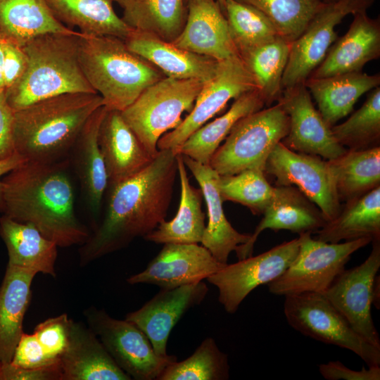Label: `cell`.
Instances as JSON below:
<instances>
[{
  "label": "cell",
  "instance_id": "cell-1",
  "mask_svg": "<svg viewBox=\"0 0 380 380\" xmlns=\"http://www.w3.org/2000/svg\"><path fill=\"white\" fill-rule=\"evenodd\" d=\"M177 155L158 150L137 174L108 185L103 218L80 249L81 266L145 237L165 220L177 174Z\"/></svg>",
  "mask_w": 380,
  "mask_h": 380
},
{
  "label": "cell",
  "instance_id": "cell-2",
  "mask_svg": "<svg viewBox=\"0 0 380 380\" xmlns=\"http://www.w3.org/2000/svg\"><path fill=\"white\" fill-rule=\"evenodd\" d=\"M69 163L25 160L2 179L3 215L32 224L61 248L82 245L90 236L76 216Z\"/></svg>",
  "mask_w": 380,
  "mask_h": 380
},
{
  "label": "cell",
  "instance_id": "cell-3",
  "mask_svg": "<svg viewBox=\"0 0 380 380\" xmlns=\"http://www.w3.org/2000/svg\"><path fill=\"white\" fill-rule=\"evenodd\" d=\"M103 106L97 93L74 92L32 103L14 113V150L26 161L51 163L68 159L91 115Z\"/></svg>",
  "mask_w": 380,
  "mask_h": 380
},
{
  "label": "cell",
  "instance_id": "cell-4",
  "mask_svg": "<svg viewBox=\"0 0 380 380\" xmlns=\"http://www.w3.org/2000/svg\"><path fill=\"white\" fill-rule=\"evenodd\" d=\"M81 32L46 33L28 41L23 49L27 64L6 99L15 111L41 100L66 93H96L85 78L78 57Z\"/></svg>",
  "mask_w": 380,
  "mask_h": 380
},
{
  "label": "cell",
  "instance_id": "cell-5",
  "mask_svg": "<svg viewBox=\"0 0 380 380\" xmlns=\"http://www.w3.org/2000/svg\"><path fill=\"white\" fill-rule=\"evenodd\" d=\"M78 57L85 78L109 110L122 111L165 77L114 36L81 33Z\"/></svg>",
  "mask_w": 380,
  "mask_h": 380
},
{
  "label": "cell",
  "instance_id": "cell-6",
  "mask_svg": "<svg viewBox=\"0 0 380 380\" xmlns=\"http://www.w3.org/2000/svg\"><path fill=\"white\" fill-rule=\"evenodd\" d=\"M203 84L197 80L165 76L121 111L125 122L151 157L158 153L159 139L182 122L184 111L191 110Z\"/></svg>",
  "mask_w": 380,
  "mask_h": 380
},
{
  "label": "cell",
  "instance_id": "cell-7",
  "mask_svg": "<svg viewBox=\"0 0 380 380\" xmlns=\"http://www.w3.org/2000/svg\"><path fill=\"white\" fill-rule=\"evenodd\" d=\"M289 118L279 102L240 119L224 143L212 156L209 165L220 175L246 169L265 170L267 159L288 134Z\"/></svg>",
  "mask_w": 380,
  "mask_h": 380
},
{
  "label": "cell",
  "instance_id": "cell-8",
  "mask_svg": "<svg viewBox=\"0 0 380 380\" xmlns=\"http://www.w3.org/2000/svg\"><path fill=\"white\" fill-rule=\"evenodd\" d=\"M311 234H299L298 253L284 273L267 284L271 293H323L345 270L352 254L372 242L370 238H360L327 243L313 239Z\"/></svg>",
  "mask_w": 380,
  "mask_h": 380
},
{
  "label": "cell",
  "instance_id": "cell-9",
  "mask_svg": "<svg viewBox=\"0 0 380 380\" xmlns=\"http://www.w3.org/2000/svg\"><path fill=\"white\" fill-rule=\"evenodd\" d=\"M284 312L289 324L302 334L350 350L367 367L380 366V348L355 332L322 293L286 296Z\"/></svg>",
  "mask_w": 380,
  "mask_h": 380
},
{
  "label": "cell",
  "instance_id": "cell-10",
  "mask_svg": "<svg viewBox=\"0 0 380 380\" xmlns=\"http://www.w3.org/2000/svg\"><path fill=\"white\" fill-rule=\"evenodd\" d=\"M84 316L88 327L131 379L157 380L164 369L177 360L175 355H158L146 335L127 319H115L93 306L85 310Z\"/></svg>",
  "mask_w": 380,
  "mask_h": 380
},
{
  "label": "cell",
  "instance_id": "cell-11",
  "mask_svg": "<svg viewBox=\"0 0 380 380\" xmlns=\"http://www.w3.org/2000/svg\"><path fill=\"white\" fill-rule=\"evenodd\" d=\"M265 174L276 179V186H293L316 205L327 221L340 212L341 204L327 160L294 151L279 142L270 153Z\"/></svg>",
  "mask_w": 380,
  "mask_h": 380
},
{
  "label": "cell",
  "instance_id": "cell-12",
  "mask_svg": "<svg viewBox=\"0 0 380 380\" xmlns=\"http://www.w3.org/2000/svg\"><path fill=\"white\" fill-rule=\"evenodd\" d=\"M253 89H256L255 82L239 55L218 61L215 75L204 82L189 114L159 139L158 150L175 149L221 111L229 100Z\"/></svg>",
  "mask_w": 380,
  "mask_h": 380
},
{
  "label": "cell",
  "instance_id": "cell-13",
  "mask_svg": "<svg viewBox=\"0 0 380 380\" xmlns=\"http://www.w3.org/2000/svg\"><path fill=\"white\" fill-rule=\"evenodd\" d=\"M298 248V238L285 241L256 256L227 264L207 280L217 289L218 301L225 311L233 314L252 291L281 275Z\"/></svg>",
  "mask_w": 380,
  "mask_h": 380
},
{
  "label": "cell",
  "instance_id": "cell-14",
  "mask_svg": "<svg viewBox=\"0 0 380 380\" xmlns=\"http://www.w3.org/2000/svg\"><path fill=\"white\" fill-rule=\"evenodd\" d=\"M373 1H338L327 4L315 15L303 33L291 42L282 78L283 89L304 84L324 59L331 44L337 39L335 27L348 14L367 10Z\"/></svg>",
  "mask_w": 380,
  "mask_h": 380
},
{
  "label": "cell",
  "instance_id": "cell-15",
  "mask_svg": "<svg viewBox=\"0 0 380 380\" xmlns=\"http://www.w3.org/2000/svg\"><path fill=\"white\" fill-rule=\"evenodd\" d=\"M360 265L343 270L322 293L351 327L369 343L380 348V338L372 317L373 285L380 267V239Z\"/></svg>",
  "mask_w": 380,
  "mask_h": 380
},
{
  "label": "cell",
  "instance_id": "cell-16",
  "mask_svg": "<svg viewBox=\"0 0 380 380\" xmlns=\"http://www.w3.org/2000/svg\"><path fill=\"white\" fill-rule=\"evenodd\" d=\"M289 118L288 134L281 141L289 148L300 153L318 156L324 160L334 159L346 151L335 139L331 127L313 104L304 84L283 89L277 101Z\"/></svg>",
  "mask_w": 380,
  "mask_h": 380
},
{
  "label": "cell",
  "instance_id": "cell-17",
  "mask_svg": "<svg viewBox=\"0 0 380 380\" xmlns=\"http://www.w3.org/2000/svg\"><path fill=\"white\" fill-rule=\"evenodd\" d=\"M224 265L198 243H168L143 271L130 276L127 281L172 289L207 279Z\"/></svg>",
  "mask_w": 380,
  "mask_h": 380
},
{
  "label": "cell",
  "instance_id": "cell-18",
  "mask_svg": "<svg viewBox=\"0 0 380 380\" xmlns=\"http://www.w3.org/2000/svg\"><path fill=\"white\" fill-rule=\"evenodd\" d=\"M208 292L203 281L160 289L139 309L127 314L125 319L146 335L158 355L167 357V343L172 329L189 310L203 302Z\"/></svg>",
  "mask_w": 380,
  "mask_h": 380
},
{
  "label": "cell",
  "instance_id": "cell-19",
  "mask_svg": "<svg viewBox=\"0 0 380 380\" xmlns=\"http://www.w3.org/2000/svg\"><path fill=\"white\" fill-rule=\"evenodd\" d=\"M184 27L171 42L193 53L222 61L239 55L230 37L226 17L215 0H186Z\"/></svg>",
  "mask_w": 380,
  "mask_h": 380
},
{
  "label": "cell",
  "instance_id": "cell-20",
  "mask_svg": "<svg viewBox=\"0 0 380 380\" xmlns=\"http://www.w3.org/2000/svg\"><path fill=\"white\" fill-rule=\"evenodd\" d=\"M262 215L263 217L251 234L249 241L236 249L239 260L252 255L258 236L267 229L312 233L327 222L318 207L293 186H274V196Z\"/></svg>",
  "mask_w": 380,
  "mask_h": 380
},
{
  "label": "cell",
  "instance_id": "cell-21",
  "mask_svg": "<svg viewBox=\"0 0 380 380\" xmlns=\"http://www.w3.org/2000/svg\"><path fill=\"white\" fill-rule=\"evenodd\" d=\"M360 10L353 15L347 32L334 42L324 59L309 77H326L362 71L364 65L380 56L379 19Z\"/></svg>",
  "mask_w": 380,
  "mask_h": 380
},
{
  "label": "cell",
  "instance_id": "cell-22",
  "mask_svg": "<svg viewBox=\"0 0 380 380\" xmlns=\"http://www.w3.org/2000/svg\"><path fill=\"white\" fill-rule=\"evenodd\" d=\"M62 380H130L99 338L82 323L70 319L68 342L60 358Z\"/></svg>",
  "mask_w": 380,
  "mask_h": 380
},
{
  "label": "cell",
  "instance_id": "cell-23",
  "mask_svg": "<svg viewBox=\"0 0 380 380\" xmlns=\"http://www.w3.org/2000/svg\"><path fill=\"white\" fill-rule=\"evenodd\" d=\"M182 158L198 183L207 205L208 221L201 243L218 262L226 265L229 254L247 243L251 234L239 232L227 219L217 186L220 175L210 165L201 164L186 156Z\"/></svg>",
  "mask_w": 380,
  "mask_h": 380
},
{
  "label": "cell",
  "instance_id": "cell-24",
  "mask_svg": "<svg viewBox=\"0 0 380 380\" xmlns=\"http://www.w3.org/2000/svg\"><path fill=\"white\" fill-rule=\"evenodd\" d=\"M124 41L130 51L168 77L205 82L213 77L217 70L218 61L179 48L146 32L133 29Z\"/></svg>",
  "mask_w": 380,
  "mask_h": 380
},
{
  "label": "cell",
  "instance_id": "cell-25",
  "mask_svg": "<svg viewBox=\"0 0 380 380\" xmlns=\"http://www.w3.org/2000/svg\"><path fill=\"white\" fill-rule=\"evenodd\" d=\"M108 185L137 174L153 160L123 119L121 111L107 108L99 132Z\"/></svg>",
  "mask_w": 380,
  "mask_h": 380
},
{
  "label": "cell",
  "instance_id": "cell-26",
  "mask_svg": "<svg viewBox=\"0 0 380 380\" xmlns=\"http://www.w3.org/2000/svg\"><path fill=\"white\" fill-rule=\"evenodd\" d=\"M107 108L102 106L89 118L76 141L68 159L74 165L88 210L94 217L100 213L108 186L104 160L99 144V132Z\"/></svg>",
  "mask_w": 380,
  "mask_h": 380
},
{
  "label": "cell",
  "instance_id": "cell-27",
  "mask_svg": "<svg viewBox=\"0 0 380 380\" xmlns=\"http://www.w3.org/2000/svg\"><path fill=\"white\" fill-rule=\"evenodd\" d=\"M304 84L317 103L323 119L331 127L351 113L362 95L379 87L380 76L353 72L326 77H308Z\"/></svg>",
  "mask_w": 380,
  "mask_h": 380
},
{
  "label": "cell",
  "instance_id": "cell-28",
  "mask_svg": "<svg viewBox=\"0 0 380 380\" xmlns=\"http://www.w3.org/2000/svg\"><path fill=\"white\" fill-rule=\"evenodd\" d=\"M37 273L7 265L0 286V363L11 362L20 338L25 315L32 298L31 286Z\"/></svg>",
  "mask_w": 380,
  "mask_h": 380
},
{
  "label": "cell",
  "instance_id": "cell-29",
  "mask_svg": "<svg viewBox=\"0 0 380 380\" xmlns=\"http://www.w3.org/2000/svg\"><path fill=\"white\" fill-rule=\"evenodd\" d=\"M0 236L8 252L7 265L56 276L58 246L34 226L3 215L0 217Z\"/></svg>",
  "mask_w": 380,
  "mask_h": 380
},
{
  "label": "cell",
  "instance_id": "cell-30",
  "mask_svg": "<svg viewBox=\"0 0 380 380\" xmlns=\"http://www.w3.org/2000/svg\"><path fill=\"white\" fill-rule=\"evenodd\" d=\"M61 23L87 34L110 35L125 40L132 32L130 27L115 13L114 0H46Z\"/></svg>",
  "mask_w": 380,
  "mask_h": 380
},
{
  "label": "cell",
  "instance_id": "cell-31",
  "mask_svg": "<svg viewBox=\"0 0 380 380\" xmlns=\"http://www.w3.org/2000/svg\"><path fill=\"white\" fill-rule=\"evenodd\" d=\"M177 155L181 196L178 210L173 219L163 220L144 239L156 243H198L205 228V214L201 208V189L191 185L182 156Z\"/></svg>",
  "mask_w": 380,
  "mask_h": 380
},
{
  "label": "cell",
  "instance_id": "cell-32",
  "mask_svg": "<svg viewBox=\"0 0 380 380\" xmlns=\"http://www.w3.org/2000/svg\"><path fill=\"white\" fill-rule=\"evenodd\" d=\"M317 239L339 243L360 238L380 239V186L348 200L340 212L319 229Z\"/></svg>",
  "mask_w": 380,
  "mask_h": 380
},
{
  "label": "cell",
  "instance_id": "cell-33",
  "mask_svg": "<svg viewBox=\"0 0 380 380\" xmlns=\"http://www.w3.org/2000/svg\"><path fill=\"white\" fill-rule=\"evenodd\" d=\"M265 106L259 91L257 89L249 91L234 99L224 115L203 125L172 151L175 154L186 156L201 164L209 165L212 156L234 125L242 118Z\"/></svg>",
  "mask_w": 380,
  "mask_h": 380
},
{
  "label": "cell",
  "instance_id": "cell-34",
  "mask_svg": "<svg viewBox=\"0 0 380 380\" xmlns=\"http://www.w3.org/2000/svg\"><path fill=\"white\" fill-rule=\"evenodd\" d=\"M76 32L54 18L46 0H0V34L20 46L43 34Z\"/></svg>",
  "mask_w": 380,
  "mask_h": 380
},
{
  "label": "cell",
  "instance_id": "cell-35",
  "mask_svg": "<svg viewBox=\"0 0 380 380\" xmlns=\"http://www.w3.org/2000/svg\"><path fill=\"white\" fill-rule=\"evenodd\" d=\"M340 201L360 196L380 186V146L349 150L327 160Z\"/></svg>",
  "mask_w": 380,
  "mask_h": 380
},
{
  "label": "cell",
  "instance_id": "cell-36",
  "mask_svg": "<svg viewBox=\"0 0 380 380\" xmlns=\"http://www.w3.org/2000/svg\"><path fill=\"white\" fill-rule=\"evenodd\" d=\"M185 0H125L118 4L132 29L172 42L184 25Z\"/></svg>",
  "mask_w": 380,
  "mask_h": 380
},
{
  "label": "cell",
  "instance_id": "cell-37",
  "mask_svg": "<svg viewBox=\"0 0 380 380\" xmlns=\"http://www.w3.org/2000/svg\"><path fill=\"white\" fill-rule=\"evenodd\" d=\"M291 42L281 37L253 49L241 55L256 89L265 106H270L281 98L282 78L288 62Z\"/></svg>",
  "mask_w": 380,
  "mask_h": 380
},
{
  "label": "cell",
  "instance_id": "cell-38",
  "mask_svg": "<svg viewBox=\"0 0 380 380\" xmlns=\"http://www.w3.org/2000/svg\"><path fill=\"white\" fill-rule=\"evenodd\" d=\"M223 10L239 56L279 37L268 18L251 6L226 0Z\"/></svg>",
  "mask_w": 380,
  "mask_h": 380
},
{
  "label": "cell",
  "instance_id": "cell-39",
  "mask_svg": "<svg viewBox=\"0 0 380 380\" xmlns=\"http://www.w3.org/2000/svg\"><path fill=\"white\" fill-rule=\"evenodd\" d=\"M229 378L227 355L214 338H205L194 353L182 361H173L157 380H227Z\"/></svg>",
  "mask_w": 380,
  "mask_h": 380
},
{
  "label": "cell",
  "instance_id": "cell-40",
  "mask_svg": "<svg viewBox=\"0 0 380 380\" xmlns=\"http://www.w3.org/2000/svg\"><path fill=\"white\" fill-rule=\"evenodd\" d=\"M251 6L265 15L279 37L296 39L327 4L319 0H235Z\"/></svg>",
  "mask_w": 380,
  "mask_h": 380
},
{
  "label": "cell",
  "instance_id": "cell-41",
  "mask_svg": "<svg viewBox=\"0 0 380 380\" xmlns=\"http://www.w3.org/2000/svg\"><path fill=\"white\" fill-rule=\"evenodd\" d=\"M331 129L336 140L346 149L363 150L379 146L380 87L373 89L362 106L348 120Z\"/></svg>",
  "mask_w": 380,
  "mask_h": 380
},
{
  "label": "cell",
  "instance_id": "cell-42",
  "mask_svg": "<svg viewBox=\"0 0 380 380\" xmlns=\"http://www.w3.org/2000/svg\"><path fill=\"white\" fill-rule=\"evenodd\" d=\"M217 186L222 200L247 207L254 215H262L272 200L274 186L263 170L246 169L230 175H219Z\"/></svg>",
  "mask_w": 380,
  "mask_h": 380
},
{
  "label": "cell",
  "instance_id": "cell-43",
  "mask_svg": "<svg viewBox=\"0 0 380 380\" xmlns=\"http://www.w3.org/2000/svg\"><path fill=\"white\" fill-rule=\"evenodd\" d=\"M70 319L66 314L46 319L38 324L34 334L52 359L60 360L68 342Z\"/></svg>",
  "mask_w": 380,
  "mask_h": 380
},
{
  "label": "cell",
  "instance_id": "cell-44",
  "mask_svg": "<svg viewBox=\"0 0 380 380\" xmlns=\"http://www.w3.org/2000/svg\"><path fill=\"white\" fill-rule=\"evenodd\" d=\"M10 363L23 368L32 369L58 365L60 360L52 359L46 353L34 333L23 332Z\"/></svg>",
  "mask_w": 380,
  "mask_h": 380
},
{
  "label": "cell",
  "instance_id": "cell-45",
  "mask_svg": "<svg viewBox=\"0 0 380 380\" xmlns=\"http://www.w3.org/2000/svg\"><path fill=\"white\" fill-rule=\"evenodd\" d=\"M321 375L327 380H379L380 366L362 367L361 370H353L338 360L329 361L319 366Z\"/></svg>",
  "mask_w": 380,
  "mask_h": 380
},
{
  "label": "cell",
  "instance_id": "cell-46",
  "mask_svg": "<svg viewBox=\"0 0 380 380\" xmlns=\"http://www.w3.org/2000/svg\"><path fill=\"white\" fill-rule=\"evenodd\" d=\"M0 380H62L60 363L43 368H23L11 363L1 365Z\"/></svg>",
  "mask_w": 380,
  "mask_h": 380
},
{
  "label": "cell",
  "instance_id": "cell-47",
  "mask_svg": "<svg viewBox=\"0 0 380 380\" xmlns=\"http://www.w3.org/2000/svg\"><path fill=\"white\" fill-rule=\"evenodd\" d=\"M5 55L4 79L6 93L23 75L27 67V59L23 47L7 39L5 44Z\"/></svg>",
  "mask_w": 380,
  "mask_h": 380
},
{
  "label": "cell",
  "instance_id": "cell-48",
  "mask_svg": "<svg viewBox=\"0 0 380 380\" xmlns=\"http://www.w3.org/2000/svg\"><path fill=\"white\" fill-rule=\"evenodd\" d=\"M15 110L8 103L5 94L0 92V160L15 153L13 131Z\"/></svg>",
  "mask_w": 380,
  "mask_h": 380
},
{
  "label": "cell",
  "instance_id": "cell-49",
  "mask_svg": "<svg viewBox=\"0 0 380 380\" xmlns=\"http://www.w3.org/2000/svg\"><path fill=\"white\" fill-rule=\"evenodd\" d=\"M24 161H25V159L15 152L12 156L0 160V212L2 213L4 209L3 176L7 175Z\"/></svg>",
  "mask_w": 380,
  "mask_h": 380
},
{
  "label": "cell",
  "instance_id": "cell-50",
  "mask_svg": "<svg viewBox=\"0 0 380 380\" xmlns=\"http://www.w3.org/2000/svg\"><path fill=\"white\" fill-rule=\"evenodd\" d=\"M6 39L0 34V92L5 94L4 68H5V44Z\"/></svg>",
  "mask_w": 380,
  "mask_h": 380
},
{
  "label": "cell",
  "instance_id": "cell-51",
  "mask_svg": "<svg viewBox=\"0 0 380 380\" xmlns=\"http://www.w3.org/2000/svg\"><path fill=\"white\" fill-rule=\"evenodd\" d=\"M372 305L376 308H380V277L376 275L373 285V302Z\"/></svg>",
  "mask_w": 380,
  "mask_h": 380
},
{
  "label": "cell",
  "instance_id": "cell-52",
  "mask_svg": "<svg viewBox=\"0 0 380 380\" xmlns=\"http://www.w3.org/2000/svg\"><path fill=\"white\" fill-rule=\"evenodd\" d=\"M185 1H186V0H185ZM217 1L218 2V4L220 6L221 8L223 10V8H224L226 0H217Z\"/></svg>",
  "mask_w": 380,
  "mask_h": 380
},
{
  "label": "cell",
  "instance_id": "cell-53",
  "mask_svg": "<svg viewBox=\"0 0 380 380\" xmlns=\"http://www.w3.org/2000/svg\"><path fill=\"white\" fill-rule=\"evenodd\" d=\"M324 4H331V3H334V2H336L338 1V0H319Z\"/></svg>",
  "mask_w": 380,
  "mask_h": 380
},
{
  "label": "cell",
  "instance_id": "cell-54",
  "mask_svg": "<svg viewBox=\"0 0 380 380\" xmlns=\"http://www.w3.org/2000/svg\"><path fill=\"white\" fill-rule=\"evenodd\" d=\"M125 0H114V1L117 2L118 4L120 3L121 1H123Z\"/></svg>",
  "mask_w": 380,
  "mask_h": 380
},
{
  "label": "cell",
  "instance_id": "cell-55",
  "mask_svg": "<svg viewBox=\"0 0 380 380\" xmlns=\"http://www.w3.org/2000/svg\"><path fill=\"white\" fill-rule=\"evenodd\" d=\"M338 1H343V2H347V1H352V0H338Z\"/></svg>",
  "mask_w": 380,
  "mask_h": 380
},
{
  "label": "cell",
  "instance_id": "cell-56",
  "mask_svg": "<svg viewBox=\"0 0 380 380\" xmlns=\"http://www.w3.org/2000/svg\"><path fill=\"white\" fill-rule=\"evenodd\" d=\"M0 367H1V363H0Z\"/></svg>",
  "mask_w": 380,
  "mask_h": 380
}]
</instances>
